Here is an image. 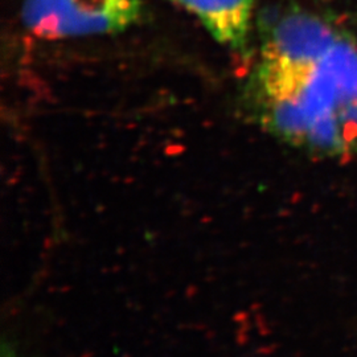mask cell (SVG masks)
Returning a JSON list of instances; mask_svg holds the SVG:
<instances>
[{
    "label": "cell",
    "mask_w": 357,
    "mask_h": 357,
    "mask_svg": "<svg viewBox=\"0 0 357 357\" xmlns=\"http://www.w3.org/2000/svg\"><path fill=\"white\" fill-rule=\"evenodd\" d=\"M1 357L22 356L17 354V351L13 348V345L10 344V343H7V342H3V345H1Z\"/></svg>",
    "instance_id": "cell-4"
},
{
    "label": "cell",
    "mask_w": 357,
    "mask_h": 357,
    "mask_svg": "<svg viewBox=\"0 0 357 357\" xmlns=\"http://www.w3.org/2000/svg\"><path fill=\"white\" fill-rule=\"evenodd\" d=\"M255 119L310 153H357V38L327 19L294 10L262 31L246 86Z\"/></svg>",
    "instance_id": "cell-1"
},
{
    "label": "cell",
    "mask_w": 357,
    "mask_h": 357,
    "mask_svg": "<svg viewBox=\"0 0 357 357\" xmlns=\"http://www.w3.org/2000/svg\"><path fill=\"white\" fill-rule=\"evenodd\" d=\"M192 13L217 41L233 51L248 47L255 0H169Z\"/></svg>",
    "instance_id": "cell-3"
},
{
    "label": "cell",
    "mask_w": 357,
    "mask_h": 357,
    "mask_svg": "<svg viewBox=\"0 0 357 357\" xmlns=\"http://www.w3.org/2000/svg\"><path fill=\"white\" fill-rule=\"evenodd\" d=\"M142 0H24L22 20L38 38L121 33L143 17Z\"/></svg>",
    "instance_id": "cell-2"
}]
</instances>
